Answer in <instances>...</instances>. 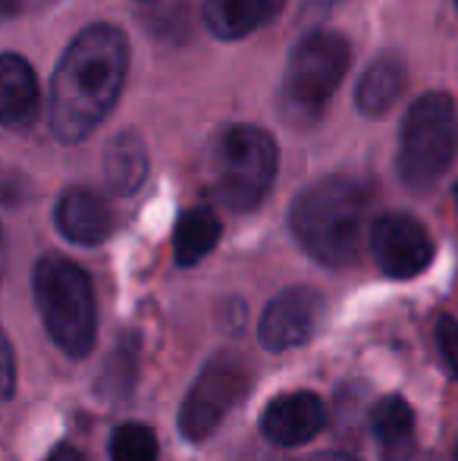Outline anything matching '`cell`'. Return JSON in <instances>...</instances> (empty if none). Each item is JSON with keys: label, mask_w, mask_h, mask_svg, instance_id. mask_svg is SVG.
Masks as SVG:
<instances>
[{"label": "cell", "mask_w": 458, "mask_h": 461, "mask_svg": "<svg viewBox=\"0 0 458 461\" xmlns=\"http://www.w3.org/2000/svg\"><path fill=\"white\" fill-rule=\"evenodd\" d=\"M129 41L116 25L92 23L69 41L50 79L48 122L63 145L88 139L126 86Z\"/></svg>", "instance_id": "obj_1"}, {"label": "cell", "mask_w": 458, "mask_h": 461, "mask_svg": "<svg viewBox=\"0 0 458 461\" xmlns=\"http://www.w3.org/2000/svg\"><path fill=\"white\" fill-rule=\"evenodd\" d=\"M373 207V185L364 176L333 173L295 198L292 232L299 245L327 267H348L358 258Z\"/></svg>", "instance_id": "obj_2"}, {"label": "cell", "mask_w": 458, "mask_h": 461, "mask_svg": "<svg viewBox=\"0 0 458 461\" xmlns=\"http://www.w3.org/2000/svg\"><path fill=\"white\" fill-rule=\"evenodd\" d=\"M280 151L270 132L248 122L220 129L204 154L208 192L229 211H251L264 201L276 179Z\"/></svg>", "instance_id": "obj_3"}, {"label": "cell", "mask_w": 458, "mask_h": 461, "mask_svg": "<svg viewBox=\"0 0 458 461\" xmlns=\"http://www.w3.org/2000/svg\"><path fill=\"white\" fill-rule=\"evenodd\" d=\"M352 44L333 29H314L292 48L280 86V110L292 126H311L327 113L346 69Z\"/></svg>", "instance_id": "obj_4"}, {"label": "cell", "mask_w": 458, "mask_h": 461, "mask_svg": "<svg viewBox=\"0 0 458 461\" xmlns=\"http://www.w3.org/2000/svg\"><path fill=\"white\" fill-rule=\"evenodd\" d=\"M35 302L48 336L73 358H85L98 333L92 279L79 264L48 255L35 267Z\"/></svg>", "instance_id": "obj_5"}, {"label": "cell", "mask_w": 458, "mask_h": 461, "mask_svg": "<svg viewBox=\"0 0 458 461\" xmlns=\"http://www.w3.org/2000/svg\"><path fill=\"white\" fill-rule=\"evenodd\" d=\"M458 158V107L446 92H430L409 107L399 139V176L411 192H430Z\"/></svg>", "instance_id": "obj_6"}, {"label": "cell", "mask_w": 458, "mask_h": 461, "mask_svg": "<svg viewBox=\"0 0 458 461\" xmlns=\"http://www.w3.org/2000/svg\"><path fill=\"white\" fill-rule=\"evenodd\" d=\"M245 393H248V367L236 355H217L185 395L183 411H179V430L192 443L208 439L245 399Z\"/></svg>", "instance_id": "obj_7"}, {"label": "cell", "mask_w": 458, "mask_h": 461, "mask_svg": "<svg viewBox=\"0 0 458 461\" xmlns=\"http://www.w3.org/2000/svg\"><path fill=\"white\" fill-rule=\"evenodd\" d=\"M373 261L392 279H411L434 261V239L421 220L409 213H386L371 230Z\"/></svg>", "instance_id": "obj_8"}, {"label": "cell", "mask_w": 458, "mask_h": 461, "mask_svg": "<svg viewBox=\"0 0 458 461\" xmlns=\"http://www.w3.org/2000/svg\"><path fill=\"white\" fill-rule=\"evenodd\" d=\"M320 321H324L320 292L308 289V285H292L267 304L257 336H261V346L270 352H286V348L305 346L318 333Z\"/></svg>", "instance_id": "obj_9"}, {"label": "cell", "mask_w": 458, "mask_h": 461, "mask_svg": "<svg viewBox=\"0 0 458 461\" xmlns=\"http://www.w3.org/2000/svg\"><path fill=\"white\" fill-rule=\"evenodd\" d=\"M327 424V405L314 393H286L264 408L261 430L274 446H301Z\"/></svg>", "instance_id": "obj_10"}, {"label": "cell", "mask_w": 458, "mask_h": 461, "mask_svg": "<svg viewBox=\"0 0 458 461\" xmlns=\"http://www.w3.org/2000/svg\"><path fill=\"white\" fill-rule=\"evenodd\" d=\"M54 223L69 242L101 245L113 232V213L101 194L88 188H69L54 207Z\"/></svg>", "instance_id": "obj_11"}, {"label": "cell", "mask_w": 458, "mask_h": 461, "mask_svg": "<svg viewBox=\"0 0 458 461\" xmlns=\"http://www.w3.org/2000/svg\"><path fill=\"white\" fill-rule=\"evenodd\" d=\"M41 92L35 69L19 54L0 57V120L6 129H25L38 120Z\"/></svg>", "instance_id": "obj_12"}, {"label": "cell", "mask_w": 458, "mask_h": 461, "mask_svg": "<svg viewBox=\"0 0 458 461\" xmlns=\"http://www.w3.org/2000/svg\"><path fill=\"white\" fill-rule=\"evenodd\" d=\"M371 427L383 461H411L418 452L415 411L402 395H386L373 405Z\"/></svg>", "instance_id": "obj_13"}, {"label": "cell", "mask_w": 458, "mask_h": 461, "mask_svg": "<svg viewBox=\"0 0 458 461\" xmlns=\"http://www.w3.org/2000/svg\"><path fill=\"white\" fill-rule=\"evenodd\" d=\"M286 6V0H204L202 16L204 25L223 41H238L251 32L264 29L276 13Z\"/></svg>", "instance_id": "obj_14"}, {"label": "cell", "mask_w": 458, "mask_h": 461, "mask_svg": "<svg viewBox=\"0 0 458 461\" xmlns=\"http://www.w3.org/2000/svg\"><path fill=\"white\" fill-rule=\"evenodd\" d=\"M405 92V60L396 50H383L377 60H371V67L364 69V76L358 79V110L364 116H383L396 107V101Z\"/></svg>", "instance_id": "obj_15"}, {"label": "cell", "mask_w": 458, "mask_h": 461, "mask_svg": "<svg viewBox=\"0 0 458 461\" xmlns=\"http://www.w3.org/2000/svg\"><path fill=\"white\" fill-rule=\"evenodd\" d=\"M148 176V151L139 132L126 129L107 145L104 183L113 194H135Z\"/></svg>", "instance_id": "obj_16"}, {"label": "cell", "mask_w": 458, "mask_h": 461, "mask_svg": "<svg viewBox=\"0 0 458 461\" xmlns=\"http://www.w3.org/2000/svg\"><path fill=\"white\" fill-rule=\"evenodd\" d=\"M220 217L211 207H189L176 220V232H173V255L179 267H192L204 255H211L214 245L220 242Z\"/></svg>", "instance_id": "obj_17"}, {"label": "cell", "mask_w": 458, "mask_h": 461, "mask_svg": "<svg viewBox=\"0 0 458 461\" xmlns=\"http://www.w3.org/2000/svg\"><path fill=\"white\" fill-rule=\"evenodd\" d=\"M113 461H157V437L145 424H122L111 437Z\"/></svg>", "instance_id": "obj_18"}, {"label": "cell", "mask_w": 458, "mask_h": 461, "mask_svg": "<svg viewBox=\"0 0 458 461\" xmlns=\"http://www.w3.org/2000/svg\"><path fill=\"white\" fill-rule=\"evenodd\" d=\"M436 346H440L443 365L458 380V321L440 317V323H436Z\"/></svg>", "instance_id": "obj_19"}, {"label": "cell", "mask_w": 458, "mask_h": 461, "mask_svg": "<svg viewBox=\"0 0 458 461\" xmlns=\"http://www.w3.org/2000/svg\"><path fill=\"white\" fill-rule=\"evenodd\" d=\"M13 386H16V361H13V348L10 342H4V395L10 399Z\"/></svg>", "instance_id": "obj_20"}, {"label": "cell", "mask_w": 458, "mask_h": 461, "mask_svg": "<svg viewBox=\"0 0 458 461\" xmlns=\"http://www.w3.org/2000/svg\"><path fill=\"white\" fill-rule=\"evenodd\" d=\"M48 4L50 0H4V10H6V16H19V13H35Z\"/></svg>", "instance_id": "obj_21"}, {"label": "cell", "mask_w": 458, "mask_h": 461, "mask_svg": "<svg viewBox=\"0 0 458 461\" xmlns=\"http://www.w3.org/2000/svg\"><path fill=\"white\" fill-rule=\"evenodd\" d=\"M44 461H88V458L82 456L79 449H73V446H57V449L50 452Z\"/></svg>", "instance_id": "obj_22"}, {"label": "cell", "mask_w": 458, "mask_h": 461, "mask_svg": "<svg viewBox=\"0 0 458 461\" xmlns=\"http://www.w3.org/2000/svg\"><path fill=\"white\" fill-rule=\"evenodd\" d=\"M337 4H343V0H305V16H324Z\"/></svg>", "instance_id": "obj_23"}, {"label": "cell", "mask_w": 458, "mask_h": 461, "mask_svg": "<svg viewBox=\"0 0 458 461\" xmlns=\"http://www.w3.org/2000/svg\"><path fill=\"white\" fill-rule=\"evenodd\" d=\"M305 461H358V458L343 456V452H320V456H311V458H305Z\"/></svg>", "instance_id": "obj_24"}, {"label": "cell", "mask_w": 458, "mask_h": 461, "mask_svg": "<svg viewBox=\"0 0 458 461\" xmlns=\"http://www.w3.org/2000/svg\"><path fill=\"white\" fill-rule=\"evenodd\" d=\"M245 461H276V458H270V456H248Z\"/></svg>", "instance_id": "obj_25"}, {"label": "cell", "mask_w": 458, "mask_h": 461, "mask_svg": "<svg viewBox=\"0 0 458 461\" xmlns=\"http://www.w3.org/2000/svg\"><path fill=\"white\" fill-rule=\"evenodd\" d=\"M453 194H455V204H458V183H455V192Z\"/></svg>", "instance_id": "obj_26"}, {"label": "cell", "mask_w": 458, "mask_h": 461, "mask_svg": "<svg viewBox=\"0 0 458 461\" xmlns=\"http://www.w3.org/2000/svg\"><path fill=\"white\" fill-rule=\"evenodd\" d=\"M453 461H458V449H455V458H453Z\"/></svg>", "instance_id": "obj_27"}, {"label": "cell", "mask_w": 458, "mask_h": 461, "mask_svg": "<svg viewBox=\"0 0 458 461\" xmlns=\"http://www.w3.org/2000/svg\"><path fill=\"white\" fill-rule=\"evenodd\" d=\"M141 4H148V0H141Z\"/></svg>", "instance_id": "obj_28"}]
</instances>
